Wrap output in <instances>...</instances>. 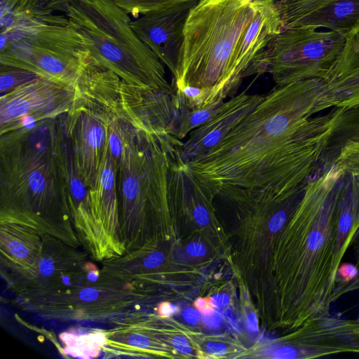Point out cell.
<instances>
[{
  "mask_svg": "<svg viewBox=\"0 0 359 359\" xmlns=\"http://www.w3.org/2000/svg\"><path fill=\"white\" fill-rule=\"evenodd\" d=\"M195 306L203 315L210 313L214 311L210 298H198L195 302Z\"/></svg>",
  "mask_w": 359,
  "mask_h": 359,
  "instance_id": "31",
  "label": "cell"
},
{
  "mask_svg": "<svg viewBox=\"0 0 359 359\" xmlns=\"http://www.w3.org/2000/svg\"><path fill=\"white\" fill-rule=\"evenodd\" d=\"M202 321L205 325L210 328H216L219 326L222 323L221 316L216 311L203 315Z\"/></svg>",
  "mask_w": 359,
  "mask_h": 359,
  "instance_id": "29",
  "label": "cell"
},
{
  "mask_svg": "<svg viewBox=\"0 0 359 359\" xmlns=\"http://www.w3.org/2000/svg\"><path fill=\"white\" fill-rule=\"evenodd\" d=\"M91 61L83 39L65 15L39 6L1 12L0 64L79 90Z\"/></svg>",
  "mask_w": 359,
  "mask_h": 359,
  "instance_id": "4",
  "label": "cell"
},
{
  "mask_svg": "<svg viewBox=\"0 0 359 359\" xmlns=\"http://www.w3.org/2000/svg\"><path fill=\"white\" fill-rule=\"evenodd\" d=\"M130 16L163 12L182 6L196 4L199 0H112Z\"/></svg>",
  "mask_w": 359,
  "mask_h": 359,
  "instance_id": "17",
  "label": "cell"
},
{
  "mask_svg": "<svg viewBox=\"0 0 359 359\" xmlns=\"http://www.w3.org/2000/svg\"><path fill=\"white\" fill-rule=\"evenodd\" d=\"M187 252L192 257H202L206 253L205 247L197 242L189 243L186 248Z\"/></svg>",
  "mask_w": 359,
  "mask_h": 359,
  "instance_id": "32",
  "label": "cell"
},
{
  "mask_svg": "<svg viewBox=\"0 0 359 359\" xmlns=\"http://www.w3.org/2000/svg\"><path fill=\"white\" fill-rule=\"evenodd\" d=\"M210 300L214 307L222 308L229 303V296L226 293H220L214 295Z\"/></svg>",
  "mask_w": 359,
  "mask_h": 359,
  "instance_id": "36",
  "label": "cell"
},
{
  "mask_svg": "<svg viewBox=\"0 0 359 359\" xmlns=\"http://www.w3.org/2000/svg\"><path fill=\"white\" fill-rule=\"evenodd\" d=\"M128 344L135 348H146L150 344V341L147 337L140 334H132L128 339Z\"/></svg>",
  "mask_w": 359,
  "mask_h": 359,
  "instance_id": "26",
  "label": "cell"
},
{
  "mask_svg": "<svg viewBox=\"0 0 359 359\" xmlns=\"http://www.w3.org/2000/svg\"><path fill=\"white\" fill-rule=\"evenodd\" d=\"M98 278V273L96 271H91L88 274V279L90 282H95Z\"/></svg>",
  "mask_w": 359,
  "mask_h": 359,
  "instance_id": "39",
  "label": "cell"
},
{
  "mask_svg": "<svg viewBox=\"0 0 359 359\" xmlns=\"http://www.w3.org/2000/svg\"><path fill=\"white\" fill-rule=\"evenodd\" d=\"M165 259L163 254L155 252L150 254L144 261V265L147 269H152L161 264Z\"/></svg>",
  "mask_w": 359,
  "mask_h": 359,
  "instance_id": "28",
  "label": "cell"
},
{
  "mask_svg": "<svg viewBox=\"0 0 359 359\" xmlns=\"http://www.w3.org/2000/svg\"><path fill=\"white\" fill-rule=\"evenodd\" d=\"M41 0H0L1 12H21L39 6Z\"/></svg>",
  "mask_w": 359,
  "mask_h": 359,
  "instance_id": "22",
  "label": "cell"
},
{
  "mask_svg": "<svg viewBox=\"0 0 359 359\" xmlns=\"http://www.w3.org/2000/svg\"><path fill=\"white\" fill-rule=\"evenodd\" d=\"M247 325L248 329L253 332L258 331V321L257 318L254 312H250L247 316Z\"/></svg>",
  "mask_w": 359,
  "mask_h": 359,
  "instance_id": "37",
  "label": "cell"
},
{
  "mask_svg": "<svg viewBox=\"0 0 359 359\" xmlns=\"http://www.w3.org/2000/svg\"><path fill=\"white\" fill-rule=\"evenodd\" d=\"M94 62L138 88L175 94L164 65L132 27L130 15L112 0H72L64 11Z\"/></svg>",
  "mask_w": 359,
  "mask_h": 359,
  "instance_id": "5",
  "label": "cell"
},
{
  "mask_svg": "<svg viewBox=\"0 0 359 359\" xmlns=\"http://www.w3.org/2000/svg\"><path fill=\"white\" fill-rule=\"evenodd\" d=\"M99 296V291L94 287H86L79 292V298L86 302L95 300Z\"/></svg>",
  "mask_w": 359,
  "mask_h": 359,
  "instance_id": "33",
  "label": "cell"
},
{
  "mask_svg": "<svg viewBox=\"0 0 359 359\" xmlns=\"http://www.w3.org/2000/svg\"><path fill=\"white\" fill-rule=\"evenodd\" d=\"M172 345L179 352L188 355L191 352L189 341L183 336H176L172 339Z\"/></svg>",
  "mask_w": 359,
  "mask_h": 359,
  "instance_id": "25",
  "label": "cell"
},
{
  "mask_svg": "<svg viewBox=\"0 0 359 359\" xmlns=\"http://www.w3.org/2000/svg\"><path fill=\"white\" fill-rule=\"evenodd\" d=\"M206 351L212 355L222 356L226 353L227 347L222 343L211 341L206 345Z\"/></svg>",
  "mask_w": 359,
  "mask_h": 359,
  "instance_id": "30",
  "label": "cell"
},
{
  "mask_svg": "<svg viewBox=\"0 0 359 359\" xmlns=\"http://www.w3.org/2000/svg\"><path fill=\"white\" fill-rule=\"evenodd\" d=\"M337 275L339 283L337 289L353 280L358 275V269L354 264L342 262L339 267Z\"/></svg>",
  "mask_w": 359,
  "mask_h": 359,
  "instance_id": "23",
  "label": "cell"
},
{
  "mask_svg": "<svg viewBox=\"0 0 359 359\" xmlns=\"http://www.w3.org/2000/svg\"><path fill=\"white\" fill-rule=\"evenodd\" d=\"M55 263L50 258H43L39 264V273L42 276H49L55 271Z\"/></svg>",
  "mask_w": 359,
  "mask_h": 359,
  "instance_id": "27",
  "label": "cell"
},
{
  "mask_svg": "<svg viewBox=\"0 0 359 359\" xmlns=\"http://www.w3.org/2000/svg\"><path fill=\"white\" fill-rule=\"evenodd\" d=\"M345 40L332 30L283 28L269 48L266 72L276 86L321 79L339 55Z\"/></svg>",
  "mask_w": 359,
  "mask_h": 359,
  "instance_id": "7",
  "label": "cell"
},
{
  "mask_svg": "<svg viewBox=\"0 0 359 359\" xmlns=\"http://www.w3.org/2000/svg\"><path fill=\"white\" fill-rule=\"evenodd\" d=\"M326 109L320 79L276 85L217 146L185 163L216 191H292L318 171L334 111L311 116Z\"/></svg>",
  "mask_w": 359,
  "mask_h": 359,
  "instance_id": "1",
  "label": "cell"
},
{
  "mask_svg": "<svg viewBox=\"0 0 359 359\" xmlns=\"http://www.w3.org/2000/svg\"><path fill=\"white\" fill-rule=\"evenodd\" d=\"M224 313L225 318L229 320V322L232 325L236 326V320L233 313L229 310L225 311Z\"/></svg>",
  "mask_w": 359,
  "mask_h": 359,
  "instance_id": "38",
  "label": "cell"
},
{
  "mask_svg": "<svg viewBox=\"0 0 359 359\" xmlns=\"http://www.w3.org/2000/svg\"><path fill=\"white\" fill-rule=\"evenodd\" d=\"M283 28L320 27L344 36L359 24V0H276Z\"/></svg>",
  "mask_w": 359,
  "mask_h": 359,
  "instance_id": "10",
  "label": "cell"
},
{
  "mask_svg": "<svg viewBox=\"0 0 359 359\" xmlns=\"http://www.w3.org/2000/svg\"><path fill=\"white\" fill-rule=\"evenodd\" d=\"M39 78L36 74L20 67L0 64L1 95Z\"/></svg>",
  "mask_w": 359,
  "mask_h": 359,
  "instance_id": "19",
  "label": "cell"
},
{
  "mask_svg": "<svg viewBox=\"0 0 359 359\" xmlns=\"http://www.w3.org/2000/svg\"><path fill=\"white\" fill-rule=\"evenodd\" d=\"M358 322H359V318H358Z\"/></svg>",
  "mask_w": 359,
  "mask_h": 359,
  "instance_id": "40",
  "label": "cell"
},
{
  "mask_svg": "<svg viewBox=\"0 0 359 359\" xmlns=\"http://www.w3.org/2000/svg\"><path fill=\"white\" fill-rule=\"evenodd\" d=\"M320 79L327 108L359 104V24L346 36L339 55Z\"/></svg>",
  "mask_w": 359,
  "mask_h": 359,
  "instance_id": "13",
  "label": "cell"
},
{
  "mask_svg": "<svg viewBox=\"0 0 359 359\" xmlns=\"http://www.w3.org/2000/svg\"><path fill=\"white\" fill-rule=\"evenodd\" d=\"M260 0H199L190 9L172 86L178 111L219 107L264 74L248 32Z\"/></svg>",
  "mask_w": 359,
  "mask_h": 359,
  "instance_id": "3",
  "label": "cell"
},
{
  "mask_svg": "<svg viewBox=\"0 0 359 359\" xmlns=\"http://www.w3.org/2000/svg\"><path fill=\"white\" fill-rule=\"evenodd\" d=\"M72 0H41L39 7L47 11L64 12L67 5Z\"/></svg>",
  "mask_w": 359,
  "mask_h": 359,
  "instance_id": "24",
  "label": "cell"
},
{
  "mask_svg": "<svg viewBox=\"0 0 359 359\" xmlns=\"http://www.w3.org/2000/svg\"><path fill=\"white\" fill-rule=\"evenodd\" d=\"M62 121L71 139L81 177L87 188L93 189L108 140L107 123L101 114L80 95L72 109L62 116Z\"/></svg>",
  "mask_w": 359,
  "mask_h": 359,
  "instance_id": "9",
  "label": "cell"
},
{
  "mask_svg": "<svg viewBox=\"0 0 359 359\" xmlns=\"http://www.w3.org/2000/svg\"><path fill=\"white\" fill-rule=\"evenodd\" d=\"M54 145L59 170L65 187L69 211L74 215L79 205H86L89 189L79 174L72 143L63 126L62 116L57 120Z\"/></svg>",
  "mask_w": 359,
  "mask_h": 359,
  "instance_id": "15",
  "label": "cell"
},
{
  "mask_svg": "<svg viewBox=\"0 0 359 359\" xmlns=\"http://www.w3.org/2000/svg\"><path fill=\"white\" fill-rule=\"evenodd\" d=\"M334 164L339 166L345 172L359 175V142L344 147Z\"/></svg>",
  "mask_w": 359,
  "mask_h": 359,
  "instance_id": "20",
  "label": "cell"
},
{
  "mask_svg": "<svg viewBox=\"0 0 359 359\" xmlns=\"http://www.w3.org/2000/svg\"><path fill=\"white\" fill-rule=\"evenodd\" d=\"M105 337L102 333L77 335L76 341L72 346H67L65 352L67 355L81 358L97 357L100 348L104 344Z\"/></svg>",
  "mask_w": 359,
  "mask_h": 359,
  "instance_id": "18",
  "label": "cell"
},
{
  "mask_svg": "<svg viewBox=\"0 0 359 359\" xmlns=\"http://www.w3.org/2000/svg\"><path fill=\"white\" fill-rule=\"evenodd\" d=\"M336 164L308 182L294 210L296 323L330 313L337 271L359 230V175Z\"/></svg>",
  "mask_w": 359,
  "mask_h": 359,
  "instance_id": "2",
  "label": "cell"
},
{
  "mask_svg": "<svg viewBox=\"0 0 359 359\" xmlns=\"http://www.w3.org/2000/svg\"><path fill=\"white\" fill-rule=\"evenodd\" d=\"M335 108L333 123L320 158L318 171L330 168L344 147L359 142V104Z\"/></svg>",
  "mask_w": 359,
  "mask_h": 359,
  "instance_id": "16",
  "label": "cell"
},
{
  "mask_svg": "<svg viewBox=\"0 0 359 359\" xmlns=\"http://www.w3.org/2000/svg\"><path fill=\"white\" fill-rule=\"evenodd\" d=\"M79 90L37 78L0 97V134L25 130L69 112Z\"/></svg>",
  "mask_w": 359,
  "mask_h": 359,
  "instance_id": "8",
  "label": "cell"
},
{
  "mask_svg": "<svg viewBox=\"0 0 359 359\" xmlns=\"http://www.w3.org/2000/svg\"><path fill=\"white\" fill-rule=\"evenodd\" d=\"M57 119L1 135V209L29 213L41 223L53 206L69 210L54 145Z\"/></svg>",
  "mask_w": 359,
  "mask_h": 359,
  "instance_id": "6",
  "label": "cell"
},
{
  "mask_svg": "<svg viewBox=\"0 0 359 359\" xmlns=\"http://www.w3.org/2000/svg\"><path fill=\"white\" fill-rule=\"evenodd\" d=\"M184 320L189 324L196 325L200 320V314L194 309L187 308L183 313Z\"/></svg>",
  "mask_w": 359,
  "mask_h": 359,
  "instance_id": "35",
  "label": "cell"
},
{
  "mask_svg": "<svg viewBox=\"0 0 359 359\" xmlns=\"http://www.w3.org/2000/svg\"><path fill=\"white\" fill-rule=\"evenodd\" d=\"M177 311L175 305L169 302H163L158 307V313L161 316L168 317Z\"/></svg>",
  "mask_w": 359,
  "mask_h": 359,
  "instance_id": "34",
  "label": "cell"
},
{
  "mask_svg": "<svg viewBox=\"0 0 359 359\" xmlns=\"http://www.w3.org/2000/svg\"><path fill=\"white\" fill-rule=\"evenodd\" d=\"M117 169L107 143L96 184L88 192L86 222L101 224L104 227L113 229L116 226L118 221Z\"/></svg>",
  "mask_w": 359,
  "mask_h": 359,
  "instance_id": "14",
  "label": "cell"
},
{
  "mask_svg": "<svg viewBox=\"0 0 359 359\" xmlns=\"http://www.w3.org/2000/svg\"><path fill=\"white\" fill-rule=\"evenodd\" d=\"M195 4L143 15L131 20L132 27L140 39L172 75L183 41L184 24L190 9Z\"/></svg>",
  "mask_w": 359,
  "mask_h": 359,
  "instance_id": "12",
  "label": "cell"
},
{
  "mask_svg": "<svg viewBox=\"0 0 359 359\" xmlns=\"http://www.w3.org/2000/svg\"><path fill=\"white\" fill-rule=\"evenodd\" d=\"M264 95L246 90L222 103L217 111L192 130L182 142L180 153L187 162L208 153L231 132L264 99Z\"/></svg>",
  "mask_w": 359,
  "mask_h": 359,
  "instance_id": "11",
  "label": "cell"
},
{
  "mask_svg": "<svg viewBox=\"0 0 359 359\" xmlns=\"http://www.w3.org/2000/svg\"><path fill=\"white\" fill-rule=\"evenodd\" d=\"M350 250L352 252L354 264L358 269V275L353 280L340 286L336 290V300L350 292L359 291V230L353 239Z\"/></svg>",
  "mask_w": 359,
  "mask_h": 359,
  "instance_id": "21",
  "label": "cell"
}]
</instances>
